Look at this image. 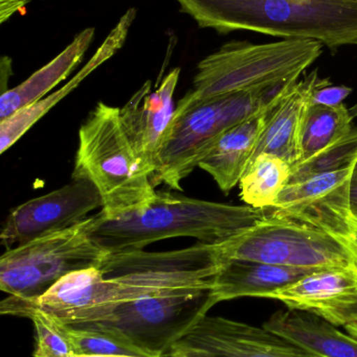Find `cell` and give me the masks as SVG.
<instances>
[{"label": "cell", "instance_id": "obj_1", "mask_svg": "<svg viewBox=\"0 0 357 357\" xmlns=\"http://www.w3.org/2000/svg\"><path fill=\"white\" fill-rule=\"evenodd\" d=\"M216 245L199 243L169 252L109 253L98 268L78 271L35 302L10 297L14 305L34 306L57 318L184 289H213L222 264Z\"/></svg>", "mask_w": 357, "mask_h": 357}, {"label": "cell", "instance_id": "obj_2", "mask_svg": "<svg viewBox=\"0 0 357 357\" xmlns=\"http://www.w3.org/2000/svg\"><path fill=\"white\" fill-rule=\"evenodd\" d=\"M263 210L193 199L171 191H156L140 209L117 218L101 212L89 216L92 238L109 253L144 250L173 237H193L219 245L263 218Z\"/></svg>", "mask_w": 357, "mask_h": 357}, {"label": "cell", "instance_id": "obj_3", "mask_svg": "<svg viewBox=\"0 0 357 357\" xmlns=\"http://www.w3.org/2000/svg\"><path fill=\"white\" fill-rule=\"evenodd\" d=\"M199 27L316 40L333 50L357 45L354 0H177Z\"/></svg>", "mask_w": 357, "mask_h": 357}, {"label": "cell", "instance_id": "obj_4", "mask_svg": "<svg viewBox=\"0 0 357 357\" xmlns=\"http://www.w3.org/2000/svg\"><path fill=\"white\" fill-rule=\"evenodd\" d=\"M71 178H87L96 187L106 218L140 209L156 195L124 129L121 109L103 102L80 128Z\"/></svg>", "mask_w": 357, "mask_h": 357}, {"label": "cell", "instance_id": "obj_5", "mask_svg": "<svg viewBox=\"0 0 357 357\" xmlns=\"http://www.w3.org/2000/svg\"><path fill=\"white\" fill-rule=\"evenodd\" d=\"M216 304L212 289H184L56 318L73 328L96 329L122 337L148 357H167L174 344Z\"/></svg>", "mask_w": 357, "mask_h": 357}, {"label": "cell", "instance_id": "obj_6", "mask_svg": "<svg viewBox=\"0 0 357 357\" xmlns=\"http://www.w3.org/2000/svg\"><path fill=\"white\" fill-rule=\"evenodd\" d=\"M324 52L316 40L284 39L272 43L231 41L203 59L193 88L177 102L192 106L213 96L298 81Z\"/></svg>", "mask_w": 357, "mask_h": 357}, {"label": "cell", "instance_id": "obj_7", "mask_svg": "<svg viewBox=\"0 0 357 357\" xmlns=\"http://www.w3.org/2000/svg\"><path fill=\"white\" fill-rule=\"evenodd\" d=\"M295 82L221 94L192 106H176L159 167L151 177L154 187L166 184L182 191V181L198 167L226 131L261 112Z\"/></svg>", "mask_w": 357, "mask_h": 357}, {"label": "cell", "instance_id": "obj_8", "mask_svg": "<svg viewBox=\"0 0 357 357\" xmlns=\"http://www.w3.org/2000/svg\"><path fill=\"white\" fill-rule=\"evenodd\" d=\"M89 218L71 228L8 249L0 258V289L35 302L71 273L98 268L109 252L90 236Z\"/></svg>", "mask_w": 357, "mask_h": 357}, {"label": "cell", "instance_id": "obj_9", "mask_svg": "<svg viewBox=\"0 0 357 357\" xmlns=\"http://www.w3.org/2000/svg\"><path fill=\"white\" fill-rule=\"evenodd\" d=\"M224 261L251 260L285 268L320 270L354 264L345 245L333 235L297 220L266 215L216 245Z\"/></svg>", "mask_w": 357, "mask_h": 357}, {"label": "cell", "instance_id": "obj_10", "mask_svg": "<svg viewBox=\"0 0 357 357\" xmlns=\"http://www.w3.org/2000/svg\"><path fill=\"white\" fill-rule=\"evenodd\" d=\"M100 207L103 199L96 187L87 178H71L61 188L13 209L2 227L0 241L8 249L24 245L81 224Z\"/></svg>", "mask_w": 357, "mask_h": 357}, {"label": "cell", "instance_id": "obj_11", "mask_svg": "<svg viewBox=\"0 0 357 357\" xmlns=\"http://www.w3.org/2000/svg\"><path fill=\"white\" fill-rule=\"evenodd\" d=\"M354 165L335 173L289 183L275 202L270 215L309 225L343 243L354 220L350 208Z\"/></svg>", "mask_w": 357, "mask_h": 357}, {"label": "cell", "instance_id": "obj_12", "mask_svg": "<svg viewBox=\"0 0 357 357\" xmlns=\"http://www.w3.org/2000/svg\"><path fill=\"white\" fill-rule=\"evenodd\" d=\"M167 357H316L265 327L205 316Z\"/></svg>", "mask_w": 357, "mask_h": 357}, {"label": "cell", "instance_id": "obj_13", "mask_svg": "<svg viewBox=\"0 0 357 357\" xmlns=\"http://www.w3.org/2000/svg\"><path fill=\"white\" fill-rule=\"evenodd\" d=\"M180 75V68L173 69L155 91L151 90V82L147 81L121 108L124 129L143 169L150 177L159 167L161 149L173 119V96Z\"/></svg>", "mask_w": 357, "mask_h": 357}, {"label": "cell", "instance_id": "obj_14", "mask_svg": "<svg viewBox=\"0 0 357 357\" xmlns=\"http://www.w3.org/2000/svg\"><path fill=\"white\" fill-rule=\"evenodd\" d=\"M265 299L282 302L289 310L312 312L326 319L357 303V266L351 264L312 271L270 293Z\"/></svg>", "mask_w": 357, "mask_h": 357}, {"label": "cell", "instance_id": "obj_15", "mask_svg": "<svg viewBox=\"0 0 357 357\" xmlns=\"http://www.w3.org/2000/svg\"><path fill=\"white\" fill-rule=\"evenodd\" d=\"M295 83L283 90L261 112L231 128L199 162L198 167L210 174L224 193L240 183L266 123Z\"/></svg>", "mask_w": 357, "mask_h": 357}, {"label": "cell", "instance_id": "obj_16", "mask_svg": "<svg viewBox=\"0 0 357 357\" xmlns=\"http://www.w3.org/2000/svg\"><path fill=\"white\" fill-rule=\"evenodd\" d=\"M320 79L318 70H314L291 86L266 123L251 161L259 155L270 154L286 161L291 167L299 162L302 125L312 90Z\"/></svg>", "mask_w": 357, "mask_h": 357}, {"label": "cell", "instance_id": "obj_17", "mask_svg": "<svg viewBox=\"0 0 357 357\" xmlns=\"http://www.w3.org/2000/svg\"><path fill=\"white\" fill-rule=\"evenodd\" d=\"M136 17V8H129L121 17L117 24L113 27L112 31L109 33L96 54L88 61L87 64L66 85L50 96H45L38 102L17 111L12 116L0 121V154H3L6 150L12 148L52 107L56 106L61 100L68 96L90 73H94L99 66L115 56V52L123 47Z\"/></svg>", "mask_w": 357, "mask_h": 357}, {"label": "cell", "instance_id": "obj_18", "mask_svg": "<svg viewBox=\"0 0 357 357\" xmlns=\"http://www.w3.org/2000/svg\"><path fill=\"white\" fill-rule=\"evenodd\" d=\"M263 327L316 357H357L356 337L312 312L279 310Z\"/></svg>", "mask_w": 357, "mask_h": 357}, {"label": "cell", "instance_id": "obj_19", "mask_svg": "<svg viewBox=\"0 0 357 357\" xmlns=\"http://www.w3.org/2000/svg\"><path fill=\"white\" fill-rule=\"evenodd\" d=\"M316 270L285 268L251 260L230 259L222 262L214 278L216 302L243 297L266 298Z\"/></svg>", "mask_w": 357, "mask_h": 357}, {"label": "cell", "instance_id": "obj_20", "mask_svg": "<svg viewBox=\"0 0 357 357\" xmlns=\"http://www.w3.org/2000/svg\"><path fill=\"white\" fill-rule=\"evenodd\" d=\"M94 27L84 29L45 66L34 73L17 87L2 92L0 96V121L45 98L50 90L64 81L81 62L94 40Z\"/></svg>", "mask_w": 357, "mask_h": 357}, {"label": "cell", "instance_id": "obj_21", "mask_svg": "<svg viewBox=\"0 0 357 357\" xmlns=\"http://www.w3.org/2000/svg\"><path fill=\"white\" fill-rule=\"evenodd\" d=\"M291 165L279 157L261 154L247 165L241 178V199L256 209L272 208L289 183Z\"/></svg>", "mask_w": 357, "mask_h": 357}, {"label": "cell", "instance_id": "obj_22", "mask_svg": "<svg viewBox=\"0 0 357 357\" xmlns=\"http://www.w3.org/2000/svg\"><path fill=\"white\" fill-rule=\"evenodd\" d=\"M352 119L354 116L344 104L339 107L308 105L302 125L299 162L307 160L347 135L352 130Z\"/></svg>", "mask_w": 357, "mask_h": 357}, {"label": "cell", "instance_id": "obj_23", "mask_svg": "<svg viewBox=\"0 0 357 357\" xmlns=\"http://www.w3.org/2000/svg\"><path fill=\"white\" fill-rule=\"evenodd\" d=\"M356 160L357 129H352L347 135L316 153L314 156L293 165L289 183L342 171L352 167Z\"/></svg>", "mask_w": 357, "mask_h": 357}, {"label": "cell", "instance_id": "obj_24", "mask_svg": "<svg viewBox=\"0 0 357 357\" xmlns=\"http://www.w3.org/2000/svg\"><path fill=\"white\" fill-rule=\"evenodd\" d=\"M52 316V314H50ZM59 333L65 337L73 354L79 356H134L148 357L122 337L96 329L73 328L52 316Z\"/></svg>", "mask_w": 357, "mask_h": 357}, {"label": "cell", "instance_id": "obj_25", "mask_svg": "<svg viewBox=\"0 0 357 357\" xmlns=\"http://www.w3.org/2000/svg\"><path fill=\"white\" fill-rule=\"evenodd\" d=\"M1 314L23 317L33 322L36 331V350L34 357H71L73 349L65 337L59 333L54 319L48 312L34 306L0 304Z\"/></svg>", "mask_w": 357, "mask_h": 357}, {"label": "cell", "instance_id": "obj_26", "mask_svg": "<svg viewBox=\"0 0 357 357\" xmlns=\"http://www.w3.org/2000/svg\"><path fill=\"white\" fill-rule=\"evenodd\" d=\"M352 93L346 86H333L329 79H320L310 96L309 105L314 106L339 107Z\"/></svg>", "mask_w": 357, "mask_h": 357}, {"label": "cell", "instance_id": "obj_27", "mask_svg": "<svg viewBox=\"0 0 357 357\" xmlns=\"http://www.w3.org/2000/svg\"><path fill=\"white\" fill-rule=\"evenodd\" d=\"M343 245L349 251L350 255L354 258V264L357 266V220L354 218L349 232L343 241Z\"/></svg>", "mask_w": 357, "mask_h": 357}, {"label": "cell", "instance_id": "obj_28", "mask_svg": "<svg viewBox=\"0 0 357 357\" xmlns=\"http://www.w3.org/2000/svg\"><path fill=\"white\" fill-rule=\"evenodd\" d=\"M29 0H1V23L10 18L19 8L24 6Z\"/></svg>", "mask_w": 357, "mask_h": 357}, {"label": "cell", "instance_id": "obj_29", "mask_svg": "<svg viewBox=\"0 0 357 357\" xmlns=\"http://www.w3.org/2000/svg\"><path fill=\"white\" fill-rule=\"evenodd\" d=\"M350 208L352 215L357 220V160L354 163L350 178Z\"/></svg>", "mask_w": 357, "mask_h": 357}, {"label": "cell", "instance_id": "obj_30", "mask_svg": "<svg viewBox=\"0 0 357 357\" xmlns=\"http://www.w3.org/2000/svg\"><path fill=\"white\" fill-rule=\"evenodd\" d=\"M71 357H143L134 356H79V354H71Z\"/></svg>", "mask_w": 357, "mask_h": 357}, {"label": "cell", "instance_id": "obj_31", "mask_svg": "<svg viewBox=\"0 0 357 357\" xmlns=\"http://www.w3.org/2000/svg\"><path fill=\"white\" fill-rule=\"evenodd\" d=\"M350 113H351L352 116L354 117L357 116V105L356 106L352 107L351 109H350Z\"/></svg>", "mask_w": 357, "mask_h": 357}, {"label": "cell", "instance_id": "obj_32", "mask_svg": "<svg viewBox=\"0 0 357 357\" xmlns=\"http://www.w3.org/2000/svg\"><path fill=\"white\" fill-rule=\"evenodd\" d=\"M354 1H356V2H357V0H354Z\"/></svg>", "mask_w": 357, "mask_h": 357}]
</instances>
